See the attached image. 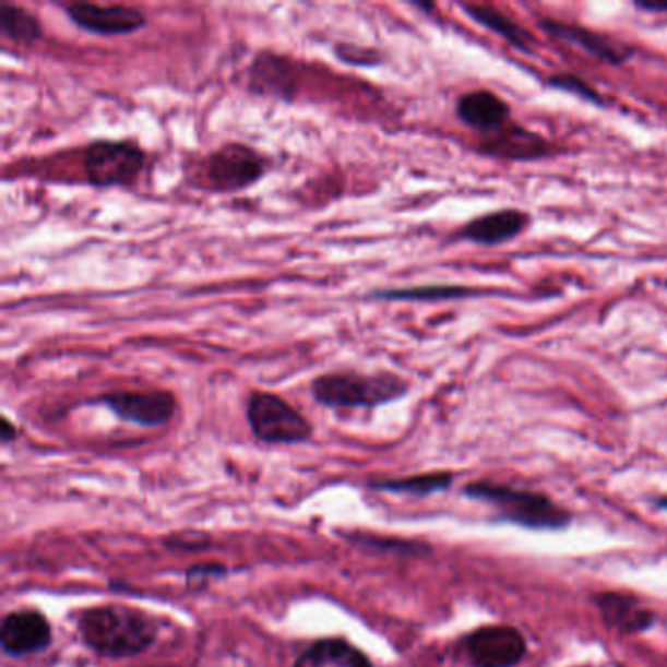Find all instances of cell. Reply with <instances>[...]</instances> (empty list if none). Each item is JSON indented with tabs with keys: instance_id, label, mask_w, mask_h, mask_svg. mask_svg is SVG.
I'll return each instance as SVG.
<instances>
[{
	"instance_id": "cell-20",
	"label": "cell",
	"mask_w": 667,
	"mask_h": 667,
	"mask_svg": "<svg viewBox=\"0 0 667 667\" xmlns=\"http://www.w3.org/2000/svg\"><path fill=\"white\" fill-rule=\"evenodd\" d=\"M476 288L468 286H449V284H431V286H414V288H388V290L370 291L372 300L384 301H444L462 300L476 296Z\"/></svg>"
},
{
	"instance_id": "cell-7",
	"label": "cell",
	"mask_w": 667,
	"mask_h": 667,
	"mask_svg": "<svg viewBox=\"0 0 667 667\" xmlns=\"http://www.w3.org/2000/svg\"><path fill=\"white\" fill-rule=\"evenodd\" d=\"M86 404L106 405L116 417L142 427L169 424L179 407L169 390H118L93 397Z\"/></svg>"
},
{
	"instance_id": "cell-21",
	"label": "cell",
	"mask_w": 667,
	"mask_h": 667,
	"mask_svg": "<svg viewBox=\"0 0 667 667\" xmlns=\"http://www.w3.org/2000/svg\"><path fill=\"white\" fill-rule=\"evenodd\" d=\"M451 474H425V476H414V478L384 479V481H372L370 486L384 491L394 493H414V496H429L434 491H441L451 486Z\"/></svg>"
},
{
	"instance_id": "cell-4",
	"label": "cell",
	"mask_w": 667,
	"mask_h": 667,
	"mask_svg": "<svg viewBox=\"0 0 667 667\" xmlns=\"http://www.w3.org/2000/svg\"><path fill=\"white\" fill-rule=\"evenodd\" d=\"M147 153L133 140H95L83 155L86 182L95 189H128L140 179Z\"/></svg>"
},
{
	"instance_id": "cell-6",
	"label": "cell",
	"mask_w": 667,
	"mask_h": 667,
	"mask_svg": "<svg viewBox=\"0 0 667 667\" xmlns=\"http://www.w3.org/2000/svg\"><path fill=\"white\" fill-rule=\"evenodd\" d=\"M266 175L263 153L241 142H229L212 151L202 163L204 187L222 194L241 192Z\"/></svg>"
},
{
	"instance_id": "cell-26",
	"label": "cell",
	"mask_w": 667,
	"mask_h": 667,
	"mask_svg": "<svg viewBox=\"0 0 667 667\" xmlns=\"http://www.w3.org/2000/svg\"><path fill=\"white\" fill-rule=\"evenodd\" d=\"M659 503H662V505H664V508H667V499H662V501H659Z\"/></svg>"
},
{
	"instance_id": "cell-8",
	"label": "cell",
	"mask_w": 667,
	"mask_h": 667,
	"mask_svg": "<svg viewBox=\"0 0 667 667\" xmlns=\"http://www.w3.org/2000/svg\"><path fill=\"white\" fill-rule=\"evenodd\" d=\"M247 88L254 96L294 103L300 88V65L290 56L263 49L253 57L247 71Z\"/></svg>"
},
{
	"instance_id": "cell-3",
	"label": "cell",
	"mask_w": 667,
	"mask_h": 667,
	"mask_svg": "<svg viewBox=\"0 0 667 667\" xmlns=\"http://www.w3.org/2000/svg\"><path fill=\"white\" fill-rule=\"evenodd\" d=\"M466 496L493 505L503 517L517 525L531 528H562L570 523V513H565L555 501L535 491L479 481L466 488Z\"/></svg>"
},
{
	"instance_id": "cell-12",
	"label": "cell",
	"mask_w": 667,
	"mask_h": 667,
	"mask_svg": "<svg viewBox=\"0 0 667 667\" xmlns=\"http://www.w3.org/2000/svg\"><path fill=\"white\" fill-rule=\"evenodd\" d=\"M540 28L545 29L548 36L565 41V44H573V46H577L583 51H587L589 56L599 59V61H605L609 65H620L622 61H627L632 56V49L629 46L619 44L611 36L597 34L595 29L583 28L577 24L543 19L540 20Z\"/></svg>"
},
{
	"instance_id": "cell-16",
	"label": "cell",
	"mask_w": 667,
	"mask_h": 667,
	"mask_svg": "<svg viewBox=\"0 0 667 667\" xmlns=\"http://www.w3.org/2000/svg\"><path fill=\"white\" fill-rule=\"evenodd\" d=\"M294 667H372V664L345 640L327 639L306 650Z\"/></svg>"
},
{
	"instance_id": "cell-22",
	"label": "cell",
	"mask_w": 667,
	"mask_h": 667,
	"mask_svg": "<svg viewBox=\"0 0 667 667\" xmlns=\"http://www.w3.org/2000/svg\"><path fill=\"white\" fill-rule=\"evenodd\" d=\"M333 53L338 61L353 67H378L384 61V56L377 48H365L355 44H337Z\"/></svg>"
},
{
	"instance_id": "cell-18",
	"label": "cell",
	"mask_w": 667,
	"mask_h": 667,
	"mask_svg": "<svg viewBox=\"0 0 667 667\" xmlns=\"http://www.w3.org/2000/svg\"><path fill=\"white\" fill-rule=\"evenodd\" d=\"M462 10L471 16L479 26L496 32L498 36L509 41L513 48L521 51H531V46L535 44V36L517 24L515 20L505 16L501 10L489 4H462Z\"/></svg>"
},
{
	"instance_id": "cell-19",
	"label": "cell",
	"mask_w": 667,
	"mask_h": 667,
	"mask_svg": "<svg viewBox=\"0 0 667 667\" xmlns=\"http://www.w3.org/2000/svg\"><path fill=\"white\" fill-rule=\"evenodd\" d=\"M0 32L4 38L24 48H32L44 38L38 16L12 2H0Z\"/></svg>"
},
{
	"instance_id": "cell-9",
	"label": "cell",
	"mask_w": 667,
	"mask_h": 667,
	"mask_svg": "<svg viewBox=\"0 0 667 667\" xmlns=\"http://www.w3.org/2000/svg\"><path fill=\"white\" fill-rule=\"evenodd\" d=\"M461 650L472 667H513L525 658L526 644L511 627H484L462 640Z\"/></svg>"
},
{
	"instance_id": "cell-23",
	"label": "cell",
	"mask_w": 667,
	"mask_h": 667,
	"mask_svg": "<svg viewBox=\"0 0 667 667\" xmlns=\"http://www.w3.org/2000/svg\"><path fill=\"white\" fill-rule=\"evenodd\" d=\"M550 85L565 91V93H572V95L582 96L585 100H589L593 104H605L603 96L593 88L589 83H585L582 76L572 75V73H562V75L550 76Z\"/></svg>"
},
{
	"instance_id": "cell-13",
	"label": "cell",
	"mask_w": 667,
	"mask_h": 667,
	"mask_svg": "<svg viewBox=\"0 0 667 667\" xmlns=\"http://www.w3.org/2000/svg\"><path fill=\"white\" fill-rule=\"evenodd\" d=\"M552 143L538 133L528 132L517 123L509 122L498 132L489 133L479 151L503 159L531 160L540 159L552 153Z\"/></svg>"
},
{
	"instance_id": "cell-25",
	"label": "cell",
	"mask_w": 667,
	"mask_h": 667,
	"mask_svg": "<svg viewBox=\"0 0 667 667\" xmlns=\"http://www.w3.org/2000/svg\"><path fill=\"white\" fill-rule=\"evenodd\" d=\"M636 9L646 10V12H667V0L656 2V0H636L634 2Z\"/></svg>"
},
{
	"instance_id": "cell-2",
	"label": "cell",
	"mask_w": 667,
	"mask_h": 667,
	"mask_svg": "<svg viewBox=\"0 0 667 667\" xmlns=\"http://www.w3.org/2000/svg\"><path fill=\"white\" fill-rule=\"evenodd\" d=\"M409 390L407 380L394 372H327L311 382V395L318 404L331 409H355L392 404Z\"/></svg>"
},
{
	"instance_id": "cell-1",
	"label": "cell",
	"mask_w": 667,
	"mask_h": 667,
	"mask_svg": "<svg viewBox=\"0 0 667 667\" xmlns=\"http://www.w3.org/2000/svg\"><path fill=\"white\" fill-rule=\"evenodd\" d=\"M76 629L86 646L106 658H132L157 639V622L123 605L86 609L79 615Z\"/></svg>"
},
{
	"instance_id": "cell-24",
	"label": "cell",
	"mask_w": 667,
	"mask_h": 667,
	"mask_svg": "<svg viewBox=\"0 0 667 667\" xmlns=\"http://www.w3.org/2000/svg\"><path fill=\"white\" fill-rule=\"evenodd\" d=\"M16 434H19V431H16L14 425L10 424L9 417H2V431H0L2 444H10V442L16 439Z\"/></svg>"
},
{
	"instance_id": "cell-5",
	"label": "cell",
	"mask_w": 667,
	"mask_h": 667,
	"mask_svg": "<svg viewBox=\"0 0 667 667\" xmlns=\"http://www.w3.org/2000/svg\"><path fill=\"white\" fill-rule=\"evenodd\" d=\"M247 421L259 441L266 444H298L313 432L310 421L281 395L257 390L247 402Z\"/></svg>"
},
{
	"instance_id": "cell-17",
	"label": "cell",
	"mask_w": 667,
	"mask_h": 667,
	"mask_svg": "<svg viewBox=\"0 0 667 667\" xmlns=\"http://www.w3.org/2000/svg\"><path fill=\"white\" fill-rule=\"evenodd\" d=\"M605 620L620 632H640L652 624V612L636 599L620 593H602L595 597Z\"/></svg>"
},
{
	"instance_id": "cell-15",
	"label": "cell",
	"mask_w": 667,
	"mask_h": 667,
	"mask_svg": "<svg viewBox=\"0 0 667 667\" xmlns=\"http://www.w3.org/2000/svg\"><path fill=\"white\" fill-rule=\"evenodd\" d=\"M456 116L468 128L489 135L511 122V108L491 91H472L456 100Z\"/></svg>"
},
{
	"instance_id": "cell-10",
	"label": "cell",
	"mask_w": 667,
	"mask_h": 667,
	"mask_svg": "<svg viewBox=\"0 0 667 667\" xmlns=\"http://www.w3.org/2000/svg\"><path fill=\"white\" fill-rule=\"evenodd\" d=\"M67 19L76 28L85 29L96 36H130L147 26V14L128 4H96V2H71L65 4Z\"/></svg>"
},
{
	"instance_id": "cell-14",
	"label": "cell",
	"mask_w": 667,
	"mask_h": 667,
	"mask_svg": "<svg viewBox=\"0 0 667 667\" xmlns=\"http://www.w3.org/2000/svg\"><path fill=\"white\" fill-rule=\"evenodd\" d=\"M531 217L521 210H498L474 217L456 234V239L478 245H499L525 231Z\"/></svg>"
},
{
	"instance_id": "cell-11",
	"label": "cell",
	"mask_w": 667,
	"mask_h": 667,
	"mask_svg": "<svg viewBox=\"0 0 667 667\" xmlns=\"http://www.w3.org/2000/svg\"><path fill=\"white\" fill-rule=\"evenodd\" d=\"M51 644V624L38 611L9 612L0 627V646L4 654L20 658L38 654Z\"/></svg>"
},
{
	"instance_id": "cell-27",
	"label": "cell",
	"mask_w": 667,
	"mask_h": 667,
	"mask_svg": "<svg viewBox=\"0 0 667 667\" xmlns=\"http://www.w3.org/2000/svg\"><path fill=\"white\" fill-rule=\"evenodd\" d=\"M147 667H172V666H147Z\"/></svg>"
}]
</instances>
